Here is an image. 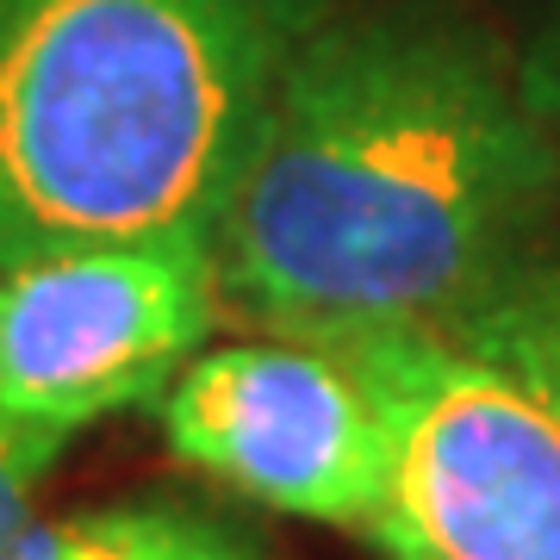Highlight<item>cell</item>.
Returning a JSON list of instances; mask_svg holds the SVG:
<instances>
[{
    "mask_svg": "<svg viewBox=\"0 0 560 560\" xmlns=\"http://www.w3.org/2000/svg\"><path fill=\"white\" fill-rule=\"evenodd\" d=\"M330 0H0V268L219 231Z\"/></svg>",
    "mask_w": 560,
    "mask_h": 560,
    "instance_id": "7a4b0ae2",
    "label": "cell"
},
{
    "mask_svg": "<svg viewBox=\"0 0 560 560\" xmlns=\"http://www.w3.org/2000/svg\"><path fill=\"white\" fill-rule=\"evenodd\" d=\"M560 138L448 0L324 13L261 113L219 231V300L293 342L455 337L536 268Z\"/></svg>",
    "mask_w": 560,
    "mask_h": 560,
    "instance_id": "6da1fadb",
    "label": "cell"
},
{
    "mask_svg": "<svg viewBox=\"0 0 560 560\" xmlns=\"http://www.w3.org/2000/svg\"><path fill=\"white\" fill-rule=\"evenodd\" d=\"M523 88H529V101L541 106V119L560 131V13H555V25L541 32V44L529 50V62H523Z\"/></svg>",
    "mask_w": 560,
    "mask_h": 560,
    "instance_id": "9c48e42d",
    "label": "cell"
},
{
    "mask_svg": "<svg viewBox=\"0 0 560 560\" xmlns=\"http://www.w3.org/2000/svg\"><path fill=\"white\" fill-rule=\"evenodd\" d=\"M57 455H62V442L38 436V430H20L13 418H0V555H7V541L32 523L25 517L32 486L44 480V467Z\"/></svg>",
    "mask_w": 560,
    "mask_h": 560,
    "instance_id": "ba28073f",
    "label": "cell"
},
{
    "mask_svg": "<svg viewBox=\"0 0 560 560\" xmlns=\"http://www.w3.org/2000/svg\"><path fill=\"white\" fill-rule=\"evenodd\" d=\"M162 442L268 511L361 536L393 474L386 405L355 349L293 337L194 355L162 393Z\"/></svg>",
    "mask_w": 560,
    "mask_h": 560,
    "instance_id": "5b68a950",
    "label": "cell"
},
{
    "mask_svg": "<svg viewBox=\"0 0 560 560\" xmlns=\"http://www.w3.org/2000/svg\"><path fill=\"white\" fill-rule=\"evenodd\" d=\"M212 231L69 243L0 268V418L69 442L168 393L219 324Z\"/></svg>",
    "mask_w": 560,
    "mask_h": 560,
    "instance_id": "277c9868",
    "label": "cell"
},
{
    "mask_svg": "<svg viewBox=\"0 0 560 560\" xmlns=\"http://www.w3.org/2000/svg\"><path fill=\"white\" fill-rule=\"evenodd\" d=\"M393 474L368 536L393 560H560V411L460 337H374Z\"/></svg>",
    "mask_w": 560,
    "mask_h": 560,
    "instance_id": "3957f363",
    "label": "cell"
},
{
    "mask_svg": "<svg viewBox=\"0 0 560 560\" xmlns=\"http://www.w3.org/2000/svg\"><path fill=\"white\" fill-rule=\"evenodd\" d=\"M0 560H261V548L187 504H106L25 523Z\"/></svg>",
    "mask_w": 560,
    "mask_h": 560,
    "instance_id": "8992f818",
    "label": "cell"
},
{
    "mask_svg": "<svg viewBox=\"0 0 560 560\" xmlns=\"http://www.w3.org/2000/svg\"><path fill=\"white\" fill-rule=\"evenodd\" d=\"M455 337L467 349L492 355L499 368H511L517 381H529L560 411V268L555 261L523 268L499 300H486L460 324Z\"/></svg>",
    "mask_w": 560,
    "mask_h": 560,
    "instance_id": "52a82bcc",
    "label": "cell"
}]
</instances>
